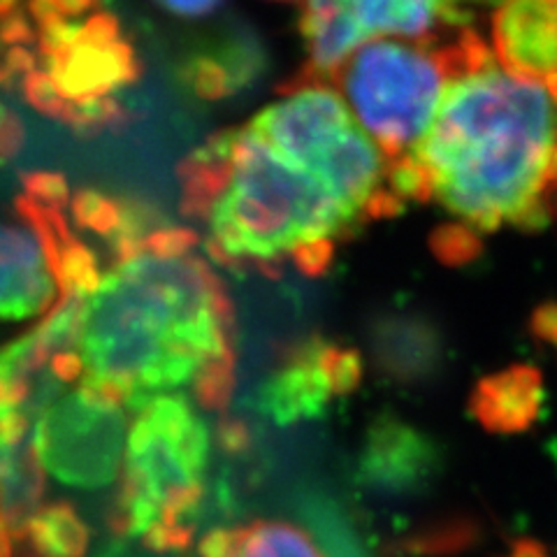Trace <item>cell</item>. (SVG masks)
<instances>
[{
	"mask_svg": "<svg viewBox=\"0 0 557 557\" xmlns=\"http://www.w3.org/2000/svg\"><path fill=\"white\" fill-rule=\"evenodd\" d=\"M450 38L440 42L370 40L330 79L342 89L383 161L411 153L432 126L453 77Z\"/></svg>",
	"mask_w": 557,
	"mask_h": 557,
	"instance_id": "cell-5",
	"label": "cell"
},
{
	"mask_svg": "<svg viewBox=\"0 0 557 557\" xmlns=\"http://www.w3.org/2000/svg\"><path fill=\"white\" fill-rule=\"evenodd\" d=\"M284 3H293V0H284Z\"/></svg>",
	"mask_w": 557,
	"mask_h": 557,
	"instance_id": "cell-30",
	"label": "cell"
},
{
	"mask_svg": "<svg viewBox=\"0 0 557 557\" xmlns=\"http://www.w3.org/2000/svg\"><path fill=\"white\" fill-rule=\"evenodd\" d=\"M235 128L219 131L180 165L182 214L194 221H207L214 202L231 177Z\"/></svg>",
	"mask_w": 557,
	"mask_h": 557,
	"instance_id": "cell-14",
	"label": "cell"
},
{
	"mask_svg": "<svg viewBox=\"0 0 557 557\" xmlns=\"http://www.w3.org/2000/svg\"><path fill=\"white\" fill-rule=\"evenodd\" d=\"M474 0H305L307 63L284 86L330 84L354 51L379 38L440 42L469 28Z\"/></svg>",
	"mask_w": 557,
	"mask_h": 557,
	"instance_id": "cell-7",
	"label": "cell"
},
{
	"mask_svg": "<svg viewBox=\"0 0 557 557\" xmlns=\"http://www.w3.org/2000/svg\"><path fill=\"white\" fill-rule=\"evenodd\" d=\"M70 207L79 228L94 231L108 242L116 237L126 219V200H116L98 188H79Z\"/></svg>",
	"mask_w": 557,
	"mask_h": 557,
	"instance_id": "cell-18",
	"label": "cell"
},
{
	"mask_svg": "<svg viewBox=\"0 0 557 557\" xmlns=\"http://www.w3.org/2000/svg\"><path fill=\"white\" fill-rule=\"evenodd\" d=\"M235 309L200 256H135L86 300L79 356L86 374L110 381L131 411L194 381L235 346Z\"/></svg>",
	"mask_w": 557,
	"mask_h": 557,
	"instance_id": "cell-2",
	"label": "cell"
},
{
	"mask_svg": "<svg viewBox=\"0 0 557 557\" xmlns=\"http://www.w3.org/2000/svg\"><path fill=\"white\" fill-rule=\"evenodd\" d=\"M491 49L509 75L557 96V0H502L491 20Z\"/></svg>",
	"mask_w": 557,
	"mask_h": 557,
	"instance_id": "cell-10",
	"label": "cell"
},
{
	"mask_svg": "<svg viewBox=\"0 0 557 557\" xmlns=\"http://www.w3.org/2000/svg\"><path fill=\"white\" fill-rule=\"evenodd\" d=\"M539 374L530 368H511L483 376L469 397V411L491 432H520L539 413Z\"/></svg>",
	"mask_w": 557,
	"mask_h": 557,
	"instance_id": "cell-13",
	"label": "cell"
},
{
	"mask_svg": "<svg viewBox=\"0 0 557 557\" xmlns=\"http://www.w3.org/2000/svg\"><path fill=\"white\" fill-rule=\"evenodd\" d=\"M335 251H337V239L333 237H321V239H311L295 247L288 258L293 260V265L298 268L300 274L309 276V278H319L323 276L330 265L335 260Z\"/></svg>",
	"mask_w": 557,
	"mask_h": 557,
	"instance_id": "cell-22",
	"label": "cell"
},
{
	"mask_svg": "<svg viewBox=\"0 0 557 557\" xmlns=\"http://www.w3.org/2000/svg\"><path fill=\"white\" fill-rule=\"evenodd\" d=\"M49 364H51V374H54V379L61 381V383H73L84 372V360L77 351L54 354V356H51Z\"/></svg>",
	"mask_w": 557,
	"mask_h": 557,
	"instance_id": "cell-27",
	"label": "cell"
},
{
	"mask_svg": "<svg viewBox=\"0 0 557 557\" xmlns=\"http://www.w3.org/2000/svg\"><path fill=\"white\" fill-rule=\"evenodd\" d=\"M124 409L86 403L77 393L49 405L33 428L30 442L45 469L67 485H108L124 460Z\"/></svg>",
	"mask_w": 557,
	"mask_h": 557,
	"instance_id": "cell-8",
	"label": "cell"
},
{
	"mask_svg": "<svg viewBox=\"0 0 557 557\" xmlns=\"http://www.w3.org/2000/svg\"><path fill=\"white\" fill-rule=\"evenodd\" d=\"M413 153L432 198L476 233L534 231L557 214V96L509 75L474 28Z\"/></svg>",
	"mask_w": 557,
	"mask_h": 557,
	"instance_id": "cell-1",
	"label": "cell"
},
{
	"mask_svg": "<svg viewBox=\"0 0 557 557\" xmlns=\"http://www.w3.org/2000/svg\"><path fill=\"white\" fill-rule=\"evenodd\" d=\"M54 282L59 286L61 298H73V295L91 298V295L98 290L102 282L98 260L84 242L70 239L65 244L59 263L54 268Z\"/></svg>",
	"mask_w": 557,
	"mask_h": 557,
	"instance_id": "cell-17",
	"label": "cell"
},
{
	"mask_svg": "<svg viewBox=\"0 0 557 557\" xmlns=\"http://www.w3.org/2000/svg\"><path fill=\"white\" fill-rule=\"evenodd\" d=\"M24 139H26L24 121L12 110L0 104V163L14 159V156L22 151Z\"/></svg>",
	"mask_w": 557,
	"mask_h": 557,
	"instance_id": "cell-24",
	"label": "cell"
},
{
	"mask_svg": "<svg viewBox=\"0 0 557 557\" xmlns=\"http://www.w3.org/2000/svg\"><path fill=\"white\" fill-rule=\"evenodd\" d=\"M235 368L237 351H228L209 360L198 372V376L194 379V388L202 409L223 411L228 407L235 391Z\"/></svg>",
	"mask_w": 557,
	"mask_h": 557,
	"instance_id": "cell-19",
	"label": "cell"
},
{
	"mask_svg": "<svg viewBox=\"0 0 557 557\" xmlns=\"http://www.w3.org/2000/svg\"><path fill=\"white\" fill-rule=\"evenodd\" d=\"M91 532L70 502H51L26 525V546L35 557H84Z\"/></svg>",
	"mask_w": 557,
	"mask_h": 557,
	"instance_id": "cell-15",
	"label": "cell"
},
{
	"mask_svg": "<svg viewBox=\"0 0 557 557\" xmlns=\"http://www.w3.org/2000/svg\"><path fill=\"white\" fill-rule=\"evenodd\" d=\"M362 372L356 348L313 335L284 354L278 368L253 391L251 407L282 428L313 421L333 399L351 395Z\"/></svg>",
	"mask_w": 557,
	"mask_h": 557,
	"instance_id": "cell-9",
	"label": "cell"
},
{
	"mask_svg": "<svg viewBox=\"0 0 557 557\" xmlns=\"http://www.w3.org/2000/svg\"><path fill=\"white\" fill-rule=\"evenodd\" d=\"M200 244V237L182 225H161L145 239V251L149 256L159 258H180L194 251Z\"/></svg>",
	"mask_w": 557,
	"mask_h": 557,
	"instance_id": "cell-21",
	"label": "cell"
},
{
	"mask_svg": "<svg viewBox=\"0 0 557 557\" xmlns=\"http://www.w3.org/2000/svg\"><path fill=\"white\" fill-rule=\"evenodd\" d=\"M207 458L209 432L182 395L147 399L126 434L112 532L143 539L159 518H200Z\"/></svg>",
	"mask_w": 557,
	"mask_h": 557,
	"instance_id": "cell-4",
	"label": "cell"
},
{
	"mask_svg": "<svg viewBox=\"0 0 557 557\" xmlns=\"http://www.w3.org/2000/svg\"><path fill=\"white\" fill-rule=\"evenodd\" d=\"M511 557H542V555H539V548L534 544H518Z\"/></svg>",
	"mask_w": 557,
	"mask_h": 557,
	"instance_id": "cell-28",
	"label": "cell"
},
{
	"mask_svg": "<svg viewBox=\"0 0 557 557\" xmlns=\"http://www.w3.org/2000/svg\"><path fill=\"white\" fill-rule=\"evenodd\" d=\"M278 94L282 98L247 126L364 221V207L383 184L376 145L351 119L333 84L282 86Z\"/></svg>",
	"mask_w": 557,
	"mask_h": 557,
	"instance_id": "cell-6",
	"label": "cell"
},
{
	"mask_svg": "<svg viewBox=\"0 0 557 557\" xmlns=\"http://www.w3.org/2000/svg\"><path fill=\"white\" fill-rule=\"evenodd\" d=\"M430 249L446 265H462L481 253L479 233L465 223H446L430 235Z\"/></svg>",
	"mask_w": 557,
	"mask_h": 557,
	"instance_id": "cell-20",
	"label": "cell"
},
{
	"mask_svg": "<svg viewBox=\"0 0 557 557\" xmlns=\"http://www.w3.org/2000/svg\"><path fill=\"white\" fill-rule=\"evenodd\" d=\"M57 290L35 233L0 223V321L40 317L54 305Z\"/></svg>",
	"mask_w": 557,
	"mask_h": 557,
	"instance_id": "cell-12",
	"label": "cell"
},
{
	"mask_svg": "<svg viewBox=\"0 0 557 557\" xmlns=\"http://www.w3.org/2000/svg\"><path fill=\"white\" fill-rule=\"evenodd\" d=\"M207 256L233 272L282 274V258L305 242L346 239L362 223L307 170L249 126L233 133L231 177L214 202Z\"/></svg>",
	"mask_w": 557,
	"mask_h": 557,
	"instance_id": "cell-3",
	"label": "cell"
},
{
	"mask_svg": "<svg viewBox=\"0 0 557 557\" xmlns=\"http://www.w3.org/2000/svg\"><path fill=\"white\" fill-rule=\"evenodd\" d=\"M153 3L182 20H200V16L212 14L223 0H153Z\"/></svg>",
	"mask_w": 557,
	"mask_h": 557,
	"instance_id": "cell-26",
	"label": "cell"
},
{
	"mask_svg": "<svg viewBox=\"0 0 557 557\" xmlns=\"http://www.w3.org/2000/svg\"><path fill=\"white\" fill-rule=\"evenodd\" d=\"M231 557H327V553L300 522L260 518L244 528H235Z\"/></svg>",
	"mask_w": 557,
	"mask_h": 557,
	"instance_id": "cell-16",
	"label": "cell"
},
{
	"mask_svg": "<svg viewBox=\"0 0 557 557\" xmlns=\"http://www.w3.org/2000/svg\"><path fill=\"white\" fill-rule=\"evenodd\" d=\"M22 184L30 198L40 200L49 207L63 209L70 202V186L61 172H51V170L24 172Z\"/></svg>",
	"mask_w": 557,
	"mask_h": 557,
	"instance_id": "cell-23",
	"label": "cell"
},
{
	"mask_svg": "<svg viewBox=\"0 0 557 557\" xmlns=\"http://www.w3.org/2000/svg\"><path fill=\"white\" fill-rule=\"evenodd\" d=\"M0 86H3V75H0Z\"/></svg>",
	"mask_w": 557,
	"mask_h": 557,
	"instance_id": "cell-29",
	"label": "cell"
},
{
	"mask_svg": "<svg viewBox=\"0 0 557 557\" xmlns=\"http://www.w3.org/2000/svg\"><path fill=\"white\" fill-rule=\"evenodd\" d=\"M219 444L225 453H233V456H239V453L247 450L251 446V430L247 423H242L239 418H225L219 428Z\"/></svg>",
	"mask_w": 557,
	"mask_h": 557,
	"instance_id": "cell-25",
	"label": "cell"
},
{
	"mask_svg": "<svg viewBox=\"0 0 557 557\" xmlns=\"http://www.w3.org/2000/svg\"><path fill=\"white\" fill-rule=\"evenodd\" d=\"M434 469L437 450L428 434L397 416H381L364 440L358 476L381 493H413L428 483Z\"/></svg>",
	"mask_w": 557,
	"mask_h": 557,
	"instance_id": "cell-11",
	"label": "cell"
}]
</instances>
